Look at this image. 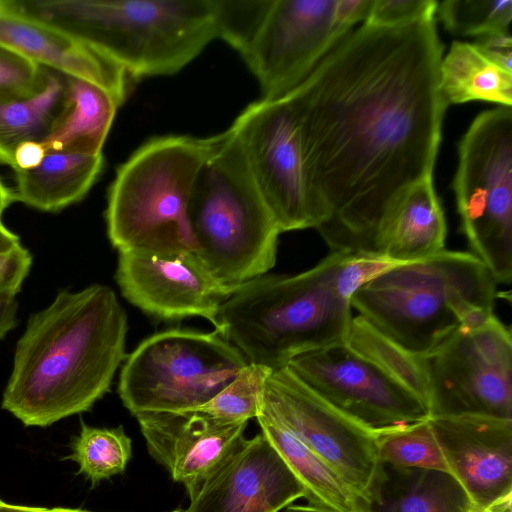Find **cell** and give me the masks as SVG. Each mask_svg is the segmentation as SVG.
<instances>
[{"label":"cell","mask_w":512,"mask_h":512,"mask_svg":"<svg viewBox=\"0 0 512 512\" xmlns=\"http://www.w3.org/2000/svg\"><path fill=\"white\" fill-rule=\"evenodd\" d=\"M435 20L362 24L283 95L296 120L332 252L368 255L385 214L433 177L448 107L439 90Z\"/></svg>","instance_id":"1"},{"label":"cell","mask_w":512,"mask_h":512,"mask_svg":"<svg viewBox=\"0 0 512 512\" xmlns=\"http://www.w3.org/2000/svg\"><path fill=\"white\" fill-rule=\"evenodd\" d=\"M127 329L110 287L60 290L30 315L16 343L2 409L35 427L91 410L126 357Z\"/></svg>","instance_id":"2"},{"label":"cell","mask_w":512,"mask_h":512,"mask_svg":"<svg viewBox=\"0 0 512 512\" xmlns=\"http://www.w3.org/2000/svg\"><path fill=\"white\" fill-rule=\"evenodd\" d=\"M397 264L340 251L301 273H266L240 285L222 304L215 330L249 363L284 368L297 355L345 342L352 295Z\"/></svg>","instance_id":"3"},{"label":"cell","mask_w":512,"mask_h":512,"mask_svg":"<svg viewBox=\"0 0 512 512\" xmlns=\"http://www.w3.org/2000/svg\"><path fill=\"white\" fill-rule=\"evenodd\" d=\"M496 285L473 254L444 249L380 272L354 292L351 304L377 330L421 357L456 331L492 318Z\"/></svg>","instance_id":"4"},{"label":"cell","mask_w":512,"mask_h":512,"mask_svg":"<svg viewBox=\"0 0 512 512\" xmlns=\"http://www.w3.org/2000/svg\"><path fill=\"white\" fill-rule=\"evenodd\" d=\"M93 43L135 81L171 75L221 37L222 0H19Z\"/></svg>","instance_id":"5"},{"label":"cell","mask_w":512,"mask_h":512,"mask_svg":"<svg viewBox=\"0 0 512 512\" xmlns=\"http://www.w3.org/2000/svg\"><path fill=\"white\" fill-rule=\"evenodd\" d=\"M219 138L220 133L154 137L117 168L108 189L105 221L118 252L197 251L189 201L197 174Z\"/></svg>","instance_id":"6"},{"label":"cell","mask_w":512,"mask_h":512,"mask_svg":"<svg viewBox=\"0 0 512 512\" xmlns=\"http://www.w3.org/2000/svg\"><path fill=\"white\" fill-rule=\"evenodd\" d=\"M188 215L197 255L223 284L239 287L275 265L281 231L230 127L197 174Z\"/></svg>","instance_id":"7"},{"label":"cell","mask_w":512,"mask_h":512,"mask_svg":"<svg viewBox=\"0 0 512 512\" xmlns=\"http://www.w3.org/2000/svg\"><path fill=\"white\" fill-rule=\"evenodd\" d=\"M123 362L118 394L134 416L197 409L249 363L218 331L182 328L147 337Z\"/></svg>","instance_id":"8"},{"label":"cell","mask_w":512,"mask_h":512,"mask_svg":"<svg viewBox=\"0 0 512 512\" xmlns=\"http://www.w3.org/2000/svg\"><path fill=\"white\" fill-rule=\"evenodd\" d=\"M469 247L497 283L512 280V107L475 117L458 145L453 181Z\"/></svg>","instance_id":"9"},{"label":"cell","mask_w":512,"mask_h":512,"mask_svg":"<svg viewBox=\"0 0 512 512\" xmlns=\"http://www.w3.org/2000/svg\"><path fill=\"white\" fill-rule=\"evenodd\" d=\"M431 416L512 420V338L495 315L421 356Z\"/></svg>","instance_id":"10"},{"label":"cell","mask_w":512,"mask_h":512,"mask_svg":"<svg viewBox=\"0 0 512 512\" xmlns=\"http://www.w3.org/2000/svg\"><path fill=\"white\" fill-rule=\"evenodd\" d=\"M356 25L344 0H266L239 54L262 99L300 85Z\"/></svg>","instance_id":"11"},{"label":"cell","mask_w":512,"mask_h":512,"mask_svg":"<svg viewBox=\"0 0 512 512\" xmlns=\"http://www.w3.org/2000/svg\"><path fill=\"white\" fill-rule=\"evenodd\" d=\"M286 367L334 408L373 433L430 417L420 397L345 342L297 355Z\"/></svg>","instance_id":"12"},{"label":"cell","mask_w":512,"mask_h":512,"mask_svg":"<svg viewBox=\"0 0 512 512\" xmlns=\"http://www.w3.org/2000/svg\"><path fill=\"white\" fill-rule=\"evenodd\" d=\"M262 410L328 463L363 501L378 465L375 433L334 408L288 367L267 378Z\"/></svg>","instance_id":"13"},{"label":"cell","mask_w":512,"mask_h":512,"mask_svg":"<svg viewBox=\"0 0 512 512\" xmlns=\"http://www.w3.org/2000/svg\"><path fill=\"white\" fill-rule=\"evenodd\" d=\"M115 280L122 296L151 317H202L213 325L222 304L238 288L219 281L195 251H121Z\"/></svg>","instance_id":"14"},{"label":"cell","mask_w":512,"mask_h":512,"mask_svg":"<svg viewBox=\"0 0 512 512\" xmlns=\"http://www.w3.org/2000/svg\"><path fill=\"white\" fill-rule=\"evenodd\" d=\"M429 423L449 473L474 510L512 504V420L431 416Z\"/></svg>","instance_id":"15"},{"label":"cell","mask_w":512,"mask_h":512,"mask_svg":"<svg viewBox=\"0 0 512 512\" xmlns=\"http://www.w3.org/2000/svg\"><path fill=\"white\" fill-rule=\"evenodd\" d=\"M303 485L261 432L243 439L189 498V512H280Z\"/></svg>","instance_id":"16"},{"label":"cell","mask_w":512,"mask_h":512,"mask_svg":"<svg viewBox=\"0 0 512 512\" xmlns=\"http://www.w3.org/2000/svg\"><path fill=\"white\" fill-rule=\"evenodd\" d=\"M0 45L39 66L104 89L119 105L134 82L99 47L29 13L19 0H0Z\"/></svg>","instance_id":"17"},{"label":"cell","mask_w":512,"mask_h":512,"mask_svg":"<svg viewBox=\"0 0 512 512\" xmlns=\"http://www.w3.org/2000/svg\"><path fill=\"white\" fill-rule=\"evenodd\" d=\"M149 454L189 496L237 448L247 423H226L199 411L135 415Z\"/></svg>","instance_id":"18"},{"label":"cell","mask_w":512,"mask_h":512,"mask_svg":"<svg viewBox=\"0 0 512 512\" xmlns=\"http://www.w3.org/2000/svg\"><path fill=\"white\" fill-rule=\"evenodd\" d=\"M447 226L433 177L410 187L380 221L368 255L396 263L426 258L445 246Z\"/></svg>","instance_id":"19"},{"label":"cell","mask_w":512,"mask_h":512,"mask_svg":"<svg viewBox=\"0 0 512 512\" xmlns=\"http://www.w3.org/2000/svg\"><path fill=\"white\" fill-rule=\"evenodd\" d=\"M364 512H472L459 482L446 471L378 462Z\"/></svg>","instance_id":"20"},{"label":"cell","mask_w":512,"mask_h":512,"mask_svg":"<svg viewBox=\"0 0 512 512\" xmlns=\"http://www.w3.org/2000/svg\"><path fill=\"white\" fill-rule=\"evenodd\" d=\"M103 165L102 153H46L37 167L14 170V201L43 212H59L87 195Z\"/></svg>","instance_id":"21"},{"label":"cell","mask_w":512,"mask_h":512,"mask_svg":"<svg viewBox=\"0 0 512 512\" xmlns=\"http://www.w3.org/2000/svg\"><path fill=\"white\" fill-rule=\"evenodd\" d=\"M119 106L104 89L67 76L64 106L41 142L45 152L102 153Z\"/></svg>","instance_id":"22"},{"label":"cell","mask_w":512,"mask_h":512,"mask_svg":"<svg viewBox=\"0 0 512 512\" xmlns=\"http://www.w3.org/2000/svg\"><path fill=\"white\" fill-rule=\"evenodd\" d=\"M261 432L303 485L309 504L340 512H364L362 498L328 463L264 410Z\"/></svg>","instance_id":"23"},{"label":"cell","mask_w":512,"mask_h":512,"mask_svg":"<svg viewBox=\"0 0 512 512\" xmlns=\"http://www.w3.org/2000/svg\"><path fill=\"white\" fill-rule=\"evenodd\" d=\"M439 90L447 105L480 100L512 107V72L474 43L454 41L439 65Z\"/></svg>","instance_id":"24"},{"label":"cell","mask_w":512,"mask_h":512,"mask_svg":"<svg viewBox=\"0 0 512 512\" xmlns=\"http://www.w3.org/2000/svg\"><path fill=\"white\" fill-rule=\"evenodd\" d=\"M67 76L46 68L44 87L26 97H0V163L14 167L16 148L27 141L42 142L60 114Z\"/></svg>","instance_id":"25"},{"label":"cell","mask_w":512,"mask_h":512,"mask_svg":"<svg viewBox=\"0 0 512 512\" xmlns=\"http://www.w3.org/2000/svg\"><path fill=\"white\" fill-rule=\"evenodd\" d=\"M345 343L427 405V382L420 356L403 349L360 315L353 317Z\"/></svg>","instance_id":"26"},{"label":"cell","mask_w":512,"mask_h":512,"mask_svg":"<svg viewBox=\"0 0 512 512\" xmlns=\"http://www.w3.org/2000/svg\"><path fill=\"white\" fill-rule=\"evenodd\" d=\"M71 450L66 459L76 462L79 473L94 487L125 471L132 456V441L122 426L98 428L82 422L80 433L71 442Z\"/></svg>","instance_id":"27"},{"label":"cell","mask_w":512,"mask_h":512,"mask_svg":"<svg viewBox=\"0 0 512 512\" xmlns=\"http://www.w3.org/2000/svg\"><path fill=\"white\" fill-rule=\"evenodd\" d=\"M378 462L448 471L429 418L375 433Z\"/></svg>","instance_id":"28"},{"label":"cell","mask_w":512,"mask_h":512,"mask_svg":"<svg viewBox=\"0 0 512 512\" xmlns=\"http://www.w3.org/2000/svg\"><path fill=\"white\" fill-rule=\"evenodd\" d=\"M272 370L248 363L216 396L196 410L226 423H248L263 407L264 390Z\"/></svg>","instance_id":"29"},{"label":"cell","mask_w":512,"mask_h":512,"mask_svg":"<svg viewBox=\"0 0 512 512\" xmlns=\"http://www.w3.org/2000/svg\"><path fill=\"white\" fill-rule=\"evenodd\" d=\"M436 15L444 28L456 36L477 38L510 32L512 0H445Z\"/></svg>","instance_id":"30"},{"label":"cell","mask_w":512,"mask_h":512,"mask_svg":"<svg viewBox=\"0 0 512 512\" xmlns=\"http://www.w3.org/2000/svg\"><path fill=\"white\" fill-rule=\"evenodd\" d=\"M46 68L0 45V97H26L40 91Z\"/></svg>","instance_id":"31"},{"label":"cell","mask_w":512,"mask_h":512,"mask_svg":"<svg viewBox=\"0 0 512 512\" xmlns=\"http://www.w3.org/2000/svg\"><path fill=\"white\" fill-rule=\"evenodd\" d=\"M435 0H373L363 24L380 28H396L435 20Z\"/></svg>","instance_id":"32"},{"label":"cell","mask_w":512,"mask_h":512,"mask_svg":"<svg viewBox=\"0 0 512 512\" xmlns=\"http://www.w3.org/2000/svg\"><path fill=\"white\" fill-rule=\"evenodd\" d=\"M32 266V255L23 245L0 255V294L21 289Z\"/></svg>","instance_id":"33"},{"label":"cell","mask_w":512,"mask_h":512,"mask_svg":"<svg viewBox=\"0 0 512 512\" xmlns=\"http://www.w3.org/2000/svg\"><path fill=\"white\" fill-rule=\"evenodd\" d=\"M475 46L492 62L512 72V38L510 32L495 33L476 39Z\"/></svg>","instance_id":"34"},{"label":"cell","mask_w":512,"mask_h":512,"mask_svg":"<svg viewBox=\"0 0 512 512\" xmlns=\"http://www.w3.org/2000/svg\"><path fill=\"white\" fill-rule=\"evenodd\" d=\"M45 155L46 152L41 142H24L15 150L13 170L33 169L41 163Z\"/></svg>","instance_id":"35"},{"label":"cell","mask_w":512,"mask_h":512,"mask_svg":"<svg viewBox=\"0 0 512 512\" xmlns=\"http://www.w3.org/2000/svg\"><path fill=\"white\" fill-rule=\"evenodd\" d=\"M15 293L0 294V339L17 325L18 301Z\"/></svg>","instance_id":"36"},{"label":"cell","mask_w":512,"mask_h":512,"mask_svg":"<svg viewBox=\"0 0 512 512\" xmlns=\"http://www.w3.org/2000/svg\"><path fill=\"white\" fill-rule=\"evenodd\" d=\"M21 245L18 235L10 231L4 224H0V255L11 252Z\"/></svg>","instance_id":"37"},{"label":"cell","mask_w":512,"mask_h":512,"mask_svg":"<svg viewBox=\"0 0 512 512\" xmlns=\"http://www.w3.org/2000/svg\"><path fill=\"white\" fill-rule=\"evenodd\" d=\"M14 202L13 191L7 187L0 179V224L2 222V216L5 210Z\"/></svg>","instance_id":"38"},{"label":"cell","mask_w":512,"mask_h":512,"mask_svg":"<svg viewBox=\"0 0 512 512\" xmlns=\"http://www.w3.org/2000/svg\"><path fill=\"white\" fill-rule=\"evenodd\" d=\"M280 512H340V511L327 509V508H323V507H319V506H315V505H311V504H307V505L291 504V505L287 506L286 508H284L283 510H281Z\"/></svg>","instance_id":"39"},{"label":"cell","mask_w":512,"mask_h":512,"mask_svg":"<svg viewBox=\"0 0 512 512\" xmlns=\"http://www.w3.org/2000/svg\"><path fill=\"white\" fill-rule=\"evenodd\" d=\"M44 508L16 505L0 500V512H42Z\"/></svg>","instance_id":"40"},{"label":"cell","mask_w":512,"mask_h":512,"mask_svg":"<svg viewBox=\"0 0 512 512\" xmlns=\"http://www.w3.org/2000/svg\"><path fill=\"white\" fill-rule=\"evenodd\" d=\"M472 512H512V504L503 505V506H500V507H496V508H493V509H490V510H484V511L474 510L473 509Z\"/></svg>","instance_id":"41"},{"label":"cell","mask_w":512,"mask_h":512,"mask_svg":"<svg viewBox=\"0 0 512 512\" xmlns=\"http://www.w3.org/2000/svg\"><path fill=\"white\" fill-rule=\"evenodd\" d=\"M42 512H89V511L79 510V509H68V508H53V509L44 508V510Z\"/></svg>","instance_id":"42"},{"label":"cell","mask_w":512,"mask_h":512,"mask_svg":"<svg viewBox=\"0 0 512 512\" xmlns=\"http://www.w3.org/2000/svg\"><path fill=\"white\" fill-rule=\"evenodd\" d=\"M169 512H189V511H188V509L177 508V509L169 511Z\"/></svg>","instance_id":"43"},{"label":"cell","mask_w":512,"mask_h":512,"mask_svg":"<svg viewBox=\"0 0 512 512\" xmlns=\"http://www.w3.org/2000/svg\"><path fill=\"white\" fill-rule=\"evenodd\" d=\"M1 500V499H0Z\"/></svg>","instance_id":"44"}]
</instances>
